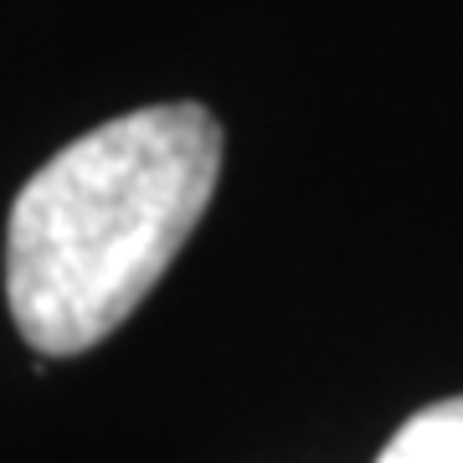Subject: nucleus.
Returning <instances> with one entry per match:
<instances>
[{"label": "nucleus", "instance_id": "obj_1", "mask_svg": "<svg viewBox=\"0 0 463 463\" xmlns=\"http://www.w3.org/2000/svg\"><path fill=\"white\" fill-rule=\"evenodd\" d=\"M222 175L201 103H155L57 149L5 222V304L36 355L114 335L160 283Z\"/></svg>", "mask_w": 463, "mask_h": 463}, {"label": "nucleus", "instance_id": "obj_2", "mask_svg": "<svg viewBox=\"0 0 463 463\" xmlns=\"http://www.w3.org/2000/svg\"><path fill=\"white\" fill-rule=\"evenodd\" d=\"M376 463H463V397H448L417 412L381 448Z\"/></svg>", "mask_w": 463, "mask_h": 463}]
</instances>
